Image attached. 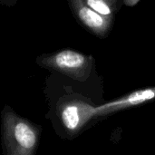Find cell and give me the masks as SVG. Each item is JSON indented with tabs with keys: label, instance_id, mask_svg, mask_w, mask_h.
<instances>
[{
	"label": "cell",
	"instance_id": "3957f363",
	"mask_svg": "<svg viewBox=\"0 0 155 155\" xmlns=\"http://www.w3.org/2000/svg\"><path fill=\"white\" fill-rule=\"evenodd\" d=\"M60 118L64 128L71 134L79 132L92 118L96 117V106L81 100L63 103L59 108Z\"/></svg>",
	"mask_w": 155,
	"mask_h": 155
},
{
	"label": "cell",
	"instance_id": "7a4b0ae2",
	"mask_svg": "<svg viewBox=\"0 0 155 155\" xmlns=\"http://www.w3.org/2000/svg\"><path fill=\"white\" fill-rule=\"evenodd\" d=\"M38 64L72 79L84 82L90 76L93 57L74 50L64 49L52 54L40 56Z\"/></svg>",
	"mask_w": 155,
	"mask_h": 155
},
{
	"label": "cell",
	"instance_id": "8992f818",
	"mask_svg": "<svg viewBox=\"0 0 155 155\" xmlns=\"http://www.w3.org/2000/svg\"><path fill=\"white\" fill-rule=\"evenodd\" d=\"M85 4L92 8L96 13L105 16L113 18V15L114 12V5H116L115 1L109 0H86Z\"/></svg>",
	"mask_w": 155,
	"mask_h": 155
},
{
	"label": "cell",
	"instance_id": "5b68a950",
	"mask_svg": "<svg viewBox=\"0 0 155 155\" xmlns=\"http://www.w3.org/2000/svg\"><path fill=\"white\" fill-rule=\"evenodd\" d=\"M153 99H155V86L137 90L117 100L96 106V117L104 116L114 112H118L132 106L139 105Z\"/></svg>",
	"mask_w": 155,
	"mask_h": 155
},
{
	"label": "cell",
	"instance_id": "6da1fadb",
	"mask_svg": "<svg viewBox=\"0 0 155 155\" xmlns=\"http://www.w3.org/2000/svg\"><path fill=\"white\" fill-rule=\"evenodd\" d=\"M3 138L7 155H35L39 131L27 120L5 109L3 114Z\"/></svg>",
	"mask_w": 155,
	"mask_h": 155
},
{
	"label": "cell",
	"instance_id": "277c9868",
	"mask_svg": "<svg viewBox=\"0 0 155 155\" xmlns=\"http://www.w3.org/2000/svg\"><path fill=\"white\" fill-rule=\"evenodd\" d=\"M70 5L79 21L94 35L99 37H104L108 34L113 18L105 17L96 13L83 0L72 1L70 2Z\"/></svg>",
	"mask_w": 155,
	"mask_h": 155
},
{
	"label": "cell",
	"instance_id": "52a82bcc",
	"mask_svg": "<svg viewBox=\"0 0 155 155\" xmlns=\"http://www.w3.org/2000/svg\"><path fill=\"white\" fill-rule=\"evenodd\" d=\"M124 3L128 6H134V5H135L136 4L139 3V0H125Z\"/></svg>",
	"mask_w": 155,
	"mask_h": 155
}]
</instances>
